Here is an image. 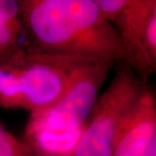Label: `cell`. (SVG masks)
I'll list each match as a JSON object with an SVG mask.
<instances>
[{"mask_svg":"<svg viewBox=\"0 0 156 156\" xmlns=\"http://www.w3.org/2000/svg\"><path fill=\"white\" fill-rule=\"evenodd\" d=\"M33 53L123 61L116 31L95 0H19Z\"/></svg>","mask_w":156,"mask_h":156,"instance_id":"1","label":"cell"},{"mask_svg":"<svg viewBox=\"0 0 156 156\" xmlns=\"http://www.w3.org/2000/svg\"><path fill=\"white\" fill-rule=\"evenodd\" d=\"M78 57L26 53L0 62V107L23 108L31 116L61 100Z\"/></svg>","mask_w":156,"mask_h":156,"instance_id":"2","label":"cell"},{"mask_svg":"<svg viewBox=\"0 0 156 156\" xmlns=\"http://www.w3.org/2000/svg\"><path fill=\"white\" fill-rule=\"evenodd\" d=\"M146 85L125 62H118L70 156H112L118 130Z\"/></svg>","mask_w":156,"mask_h":156,"instance_id":"3","label":"cell"},{"mask_svg":"<svg viewBox=\"0 0 156 156\" xmlns=\"http://www.w3.org/2000/svg\"><path fill=\"white\" fill-rule=\"evenodd\" d=\"M115 63L76 58L65 95L50 110L31 116L27 128L69 133L84 128L101 89Z\"/></svg>","mask_w":156,"mask_h":156,"instance_id":"4","label":"cell"},{"mask_svg":"<svg viewBox=\"0 0 156 156\" xmlns=\"http://www.w3.org/2000/svg\"><path fill=\"white\" fill-rule=\"evenodd\" d=\"M101 13L113 25L130 67L145 36L148 19L156 11L155 0H95Z\"/></svg>","mask_w":156,"mask_h":156,"instance_id":"5","label":"cell"},{"mask_svg":"<svg viewBox=\"0 0 156 156\" xmlns=\"http://www.w3.org/2000/svg\"><path fill=\"white\" fill-rule=\"evenodd\" d=\"M154 136L155 95L146 85L118 130L112 156H143Z\"/></svg>","mask_w":156,"mask_h":156,"instance_id":"6","label":"cell"},{"mask_svg":"<svg viewBox=\"0 0 156 156\" xmlns=\"http://www.w3.org/2000/svg\"><path fill=\"white\" fill-rule=\"evenodd\" d=\"M33 53L23 22L19 0H0V62Z\"/></svg>","mask_w":156,"mask_h":156,"instance_id":"7","label":"cell"},{"mask_svg":"<svg viewBox=\"0 0 156 156\" xmlns=\"http://www.w3.org/2000/svg\"><path fill=\"white\" fill-rule=\"evenodd\" d=\"M31 148L0 127V156H31Z\"/></svg>","mask_w":156,"mask_h":156,"instance_id":"8","label":"cell"},{"mask_svg":"<svg viewBox=\"0 0 156 156\" xmlns=\"http://www.w3.org/2000/svg\"><path fill=\"white\" fill-rule=\"evenodd\" d=\"M143 156H156V136L151 140Z\"/></svg>","mask_w":156,"mask_h":156,"instance_id":"9","label":"cell"},{"mask_svg":"<svg viewBox=\"0 0 156 156\" xmlns=\"http://www.w3.org/2000/svg\"><path fill=\"white\" fill-rule=\"evenodd\" d=\"M32 151V154L31 156H65V155H60V154H46V153H43V152H38V151L33 150Z\"/></svg>","mask_w":156,"mask_h":156,"instance_id":"10","label":"cell"}]
</instances>
